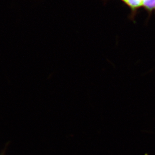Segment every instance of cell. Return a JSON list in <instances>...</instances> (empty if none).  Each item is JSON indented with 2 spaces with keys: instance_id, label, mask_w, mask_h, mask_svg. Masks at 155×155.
<instances>
[{
  "instance_id": "6da1fadb",
  "label": "cell",
  "mask_w": 155,
  "mask_h": 155,
  "mask_svg": "<svg viewBox=\"0 0 155 155\" xmlns=\"http://www.w3.org/2000/svg\"><path fill=\"white\" fill-rule=\"evenodd\" d=\"M131 11V18L134 19L140 8H143L149 13L155 12V0H120Z\"/></svg>"
}]
</instances>
